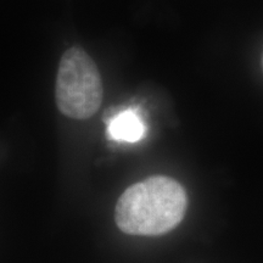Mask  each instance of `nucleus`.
Wrapping results in <instances>:
<instances>
[{
	"label": "nucleus",
	"mask_w": 263,
	"mask_h": 263,
	"mask_svg": "<svg viewBox=\"0 0 263 263\" xmlns=\"http://www.w3.org/2000/svg\"><path fill=\"white\" fill-rule=\"evenodd\" d=\"M186 206L185 190L177 180L164 176L150 177L130 185L120 196L115 221L126 234L162 235L183 221Z\"/></svg>",
	"instance_id": "f257e3e1"
},
{
	"label": "nucleus",
	"mask_w": 263,
	"mask_h": 263,
	"mask_svg": "<svg viewBox=\"0 0 263 263\" xmlns=\"http://www.w3.org/2000/svg\"><path fill=\"white\" fill-rule=\"evenodd\" d=\"M103 97V81L93 59L80 47L66 50L55 83V100L60 112L73 120H88L98 112Z\"/></svg>",
	"instance_id": "f03ea898"
},
{
	"label": "nucleus",
	"mask_w": 263,
	"mask_h": 263,
	"mask_svg": "<svg viewBox=\"0 0 263 263\" xmlns=\"http://www.w3.org/2000/svg\"><path fill=\"white\" fill-rule=\"evenodd\" d=\"M145 126L136 110H126L116 115L108 122V138L116 141L136 143L144 137Z\"/></svg>",
	"instance_id": "7ed1b4c3"
},
{
	"label": "nucleus",
	"mask_w": 263,
	"mask_h": 263,
	"mask_svg": "<svg viewBox=\"0 0 263 263\" xmlns=\"http://www.w3.org/2000/svg\"><path fill=\"white\" fill-rule=\"evenodd\" d=\"M262 68H263V55H262Z\"/></svg>",
	"instance_id": "20e7f679"
}]
</instances>
